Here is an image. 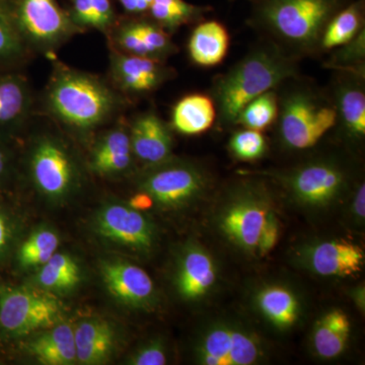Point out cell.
Returning <instances> with one entry per match:
<instances>
[{
    "label": "cell",
    "instance_id": "cell-1",
    "mask_svg": "<svg viewBox=\"0 0 365 365\" xmlns=\"http://www.w3.org/2000/svg\"><path fill=\"white\" fill-rule=\"evenodd\" d=\"M43 104L46 113L57 123L86 135L123 111L127 98L97 74L55 62Z\"/></svg>",
    "mask_w": 365,
    "mask_h": 365
},
{
    "label": "cell",
    "instance_id": "cell-2",
    "mask_svg": "<svg viewBox=\"0 0 365 365\" xmlns=\"http://www.w3.org/2000/svg\"><path fill=\"white\" fill-rule=\"evenodd\" d=\"M297 57L269 41L256 46L232 68L216 76L212 85L220 124L235 125L245 106L255 98L297 78Z\"/></svg>",
    "mask_w": 365,
    "mask_h": 365
},
{
    "label": "cell",
    "instance_id": "cell-3",
    "mask_svg": "<svg viewBox=\"0 0 365 365\" xmlns=\"http://www.w3.org/2000/svg\"><path fill=\"white\" fill-rule=\"evenodd\" d=\"M215 225L228 244L255 258L267 256L279 241L280 220L272 198L253 180L227 190L216 208Z\"/></svg>",
    "mask_w": 365,
    "mask_h": 365
},
{
    "label": "cell",
    "instance_id": "cell-4",
    "mask_svg": "<svg viewBox=\"0 0 365 365\" xmlns=\"http://www.w3.org/2000/svg\"><path fill=\"white\" fill-rule=\"evenodd\" d=\"M351 0H254L250 23L297 59L321 52L331 19Z\"/></svg>",
    "mask_w": 365,
    "mask_h": 365
},
{
    "label": "cell",
    "instance_id": "cell-5",
    "mask_svg": "<svg viewBox=\"0 0 365 365\" xmlns=\"http://www.w3.org/2000/svg\"><path fill=\"white\" fill-rule=\"evenodd\" d=\"M278 135L290 150H304L317 143L337 124L333 100L313 86H292L278 97Z\"/></svg>",
    "mask_w": 365,
    "mask_h": 365
},
{
    "label": "cell",
    "instance_id": "cell-6",
    "mask_svg": "<svg viewBox=\"0 0 365 365\" xmlns=\"http://www.w3.org/2000/svg\"><path fill=\"white\" fill-rule=\"evenodd\" d=\"M194 356L202 365H253L267 357V347L256 331L237 319H209L201 327Z\"/></svg>",
    "mask_w": 365,
    "mask_h": 365
},
{
    "label": "cell",
    "instance_id": "cell-7",
    "mask_svg": "<svg viewBox=\"0 0 365 365\" xmlns=\"http://www.w3.org/2000/svg\"><path fill=\"white\" fill-rule=\"evenodd\" d=\"M139 189L151 197L155 205L177 210L193 205L210 185L208 173L200 165L170 158L151 165L138 180Z\"/></svg>",
    "mask_w": 365,
    "mask_h": 365
},
{
    "label": "cell",
    "instance_id": "cell-8",
    "mask_svg": "<svg viewBox=\"0 0 365 365\" xmlns=\"http://www.w3.org/2000/svg\"><path fill=\"white\" fill-rule=\"evenodd\" d=\"M266 175L275 177L295 202L312 209L333 205L349 187L344 168L329 160H312L285 172Z\"/></svg>",
    "mask_w": 365,
    "mask_h": 365
},
{
    "label": "cell",
    "instance_id": "cell-9",
    "mask_svg": "<svg viewBox=\"0 0 365 365\" xmlns=\"http://www.w3.org/2000/svg\"><path fill=\"white\" fill-rule=\"evenodd\" d=\"M14 21L29 49L52 55L73 36L83 33L56 0H14Z\"/></svg>",
    "mask_w": 365,
    "mask_h": 365
},
{
    "label": "cell",
    "instance_id": "cell-10",
    "mask_svg": "<svg viewBox=\"0 0 365 365\" xmlns=\"http://www.w3.org/2000/svg\"><path fill=\"white\" fill-rule=\"evenodd\" d=\"M28 170L36 188L51 199L63 198L78 186L76 158L66 143L50 132L34 139L28 155Z\"/></svg>",
    "mask_w": 365,
    "mask_h": 365
},
{
    "label": "cell",
    "instance_id": "cell-11",
    "mask_svg": "<svg viewBox=\"0 0 365 365\" xmlns=\"http://www.w3.org/2000/svg\"><path fill=\"white\" fill-rule=\"evenodd\" d=\"M60 314L59 302L49 295L25 287H0V327L11 337L56 325Z\"/></svg>",
    "mask_w": 365,
    "mask_h": 365
},
{
    "label": "cell",
    "instance_id": "cell-12",
    "mask_svg": "<svg viewBox=\"0 0 365 365\" xmlns=\"http://www.w3.org/2000/svg\"><path fill=\"white\" fill-rule=\"evenodd\" d=\"M96 225L105 239L140 253L150 252L157 242L155 225L130 205L107 204L98 212Z\"/></svg>",
    "mask_w": 365,
    "mask_h": 365
},
{
    "label": "cell",
    "instance_id": "cell-13",
    "mask_svg": "<svg viewBox=\"0 0 365 365\" xmlns=\"http://www.w3.org/2000/svg\"><path fill=\"white\" fill-rule=\"evenodd\" d=\"M110 83L124 96L148 95L174 76L160 60L125 54L110 48Z\"/></svg>",
    "mask_w": 365,
    "mask_h": 365
},
{
    "label": "cell",
    "instance_id": "cell-14",
    "mask_svg": "<svg viewBox=\"0 0 365 365\" xmlns=\"http://www.w3.org/2000/svg\"><path fill=\"white\" fill-rule=\"evenodd\" d=\"M220 271L213 255L199 242H188L178 256L174 285L185 302L206 299L215 290Z\"/></svg>",
    "mask_w": 365,
    "mask_h": 365
},
{
    "label": "cell",
    "instance_id": "cell-15",
    "mask_svg": "<svg viewBox=\"0 0 365 365\" xmlns=\"http://www.w3.org/2000/svg\"><path fill=\"white\" fill-rule=\"evenodd\" d=\"M307 270L323 277H348L359 273L365 255L359 245L344 239L326 240L304 245L297 253Z\"/></svg>",
    "mask_w": 365,
    "mask_h": 365
},
{
    "label": "cell",
    "instance_id": "cell-16",
    "mask_svg": "<svg viewBox=\"0 0 365 365\" xmlns=\"http://www.w3.org/2000/svg\"><path fill=\"white\" fill-rule=\"evenodd\" d=\"M102 277L110 294L122 304L137 309L153 306L155 287L145 270L123 260L103 263Z\"/></svg>",
    "mask_w": 365,
    "mask_h": 365
},
{
    "label": "cell",
    "instance_id": "cell-17",
    "mask_svg": "<svg viewBox=\"0 0 365 365\" xmlns=\"http://www.w3.org/2000/svg\"><path fill=\"white\" fill-rule=\"evenodd\" d=\"M252 304L262 319L279 332L292 330L302 319L299 295L282 283H265L257 288Z\"/></svg>",
    "mask_w": 365,
    "mask_h": 365
},
{
    "label": "cell",
    "instance_id": "cell-18",
    "mask_svg": "<svg viewBox=\"0 0 365 365\" xmlns=\"http://www.w3.org/2000/svg\"><path fill=\"white\" fill-rule=\"evenodd\" d=\"M128 126L134 158L148 167L172 158V132L157 113H141L134 117Z\"/></svg>",
    "mask_w": 365,
    "mask_h": 365
},
{
    "label": "cell",
    "instance_id": "cell-19",
    "mask_svg": "<svg viewBox=\"0 0 365 365\" xmlns=\"http://www.w3.org/2000/svg\"><path fill=\"white\" fill-rule=\"evenodd\" d=\"M365 73L338 71L332 98L337 123L353 140L365 136Z\"/></svg>",
    "mask_w": 365,
    "mask_h": 365
},
{
    "label": "cell",
    "instance_id": "cell-20",
    "mask_svg": "<svg viewBox=\"0 0 365 365\" xmlns=\"http://www.w3.org/2000/svg\"><path fill=\"white\" fill-rule=\"evenodd\" d=\"M33 91L16 71H0V139L11 135L32 117Z\"/></svg>",
    "mask_w": 365,
    "mask_h": 365
},
{
    "label": "cell",
    "instance_id": "cell-21",
    "mask_svg": "<svg viewBox=\"0 0 365 365\" xmlns=\"http://www.w3.org/2000/svg\"><path fill=\"white\" fill-rule=\"evenodd\" d=\"M128 125L119 123L98 137L90 155V169L98 176L126 174L133 165Z\"/></svg>",
    "mask_w": 365,
    "mask_h": 365
},
{
    "label": "cell",
    "instance_id": "cell-22",
    "mask_svg": "<svg viewBox=\"0 0 365 365\" xmlns=\"http://www.w3.org/2000/svg\"><path fill=\"white\" fill-rule=\"evenodd\" d=\"M351 323L342 309H331L322 314L313 327L311 345L319 359H337L347 347Z\"/></svg>",
    "mask_w": 365,
    "mask_h": 365
},
{
    "label": "cell",
    "instance_id": "cell-23",
    "mask_svg": "<svg viewBox=\"0 0 365 365\" xmlns=\"http://www.w3.org/2000/svg\"><path fill=\"white\" fill-rule=\"evenodd\" d=\"M76 359L81 364H104L115 347V333L104 319H83L74 329Z\"/></svg>",
    "mask_w": 365,
    "mask_h": 365
},
{
    "label": "cell",
    "instance_id": "cell-24",
    "mask_svg": "<svg viewBox=\"0 0 365 365\" xmlns=\"http://www.w3.org/2000/svg\"><path fill=\"white\" fill-rule=\"evenodd\" d=\"M230 47V34L217 21H201L188 42L190 58L196 66L210 68L222 63Z\"/></svg>",
    "mask_w": 365,
    "mask_h": 365
},
{
    "label": "cell",
    "instance_id": "cell-25",
    "mask_svg": "<svg viewBox=\"0 0 365 365\" xmlns=\"http://www.w3.org/2000/svg\"><path fill=\"white\" fill-rule=\"evenodd\" d=\"M217 111L215 101L204 93H191L173 108V129L182 135H199L215 124Z\"/></svg>",
    "mask_w": 365,
    "mask_h": 365
},
{
    "label": "cell",
    "instance_id": "cell-26",
    "mask_svg": "<svg viewBox=\"0 0 365 365\" xmlns=\"http://www.w3.org/2000/svg\"><path fill=\"white\" fill-rule=\"evenodd\" d=\"M28 348L29 352L43 364L69 365L78 362L74 331L68 324L53 326L52 330L31 341Z\"/></svg>",
    "mask_w": 365,
    "mask_h": 365
},
{
    "label": "cell",
    "instance_id": "cell-27",
    "mask_svg": "<svg viewBox=\"0 0 365 365\" xmlns=\"http://www.w3.org/2000/svg\"><path fill=\"white\" fill-rule=\"evenodd\" d=\"M364 0H351L331 19L321 40V51H330L354 39L364 30Z\"/></svg>",
    "mask_w": 365,
    "mask_h": 365
},
{
    "label": "cell",
    "instance_id": "cell-28",
    "mask_svg": "<svg viewBox=\"0 0 365 365\" xmlns=\"http://www.w3.org/2000/svg\"><path fill=\"white\" fill-rule=\"evenodd\" d=\"M211 11V7L194 6L185 0H153L148 13L155 24L170 34L182 26L203 21Z\"/></svg>",
    "mask_w": 365,
    "mask_h": 365
},
{
    "label": "cell",
    "instance_id": "cell-29",
    "mask_svg": "<svg viewBox=\"0 0 365 365\" xmlns=\"http://www.w3.org/2000/svg\"><path fill=\"white\" fill-rule=\"evenodd\" d=\"M81 270L69 255L56 252L49 261L41 266L37 275L40 287L51 292H66L78 287Z\"/></svg>",
    "mask_w": 365,
    "mask_h": 365
},
{
    "label": "cell",
    "instance_id": "cell-30",
    "mask_svg": "<svg viewBox=\"0 0 365 365\" xmlns=\"http://www.w3.org/2000/svg\"><path fill=\"white\" fill-rule=\"evenodd\" d=\"M30 51L21 37L11 6L6 0L0 1V67L13 66Z\"/></svg>",
    "mask_w": 365,
    "mask_h": 365
},
{
    "label": "cell",
    "instance_id": "cell-31",
    "mask_svg": "<svg viewBox=\"0 0 365 365\" xmlns=\"http://www.w3.org/2000/svg\"><path fill=\"white\" fill-rule=\"evenodd\" d=\"M59 244L58 235L54 230L41 228L21 244L18 253L19 263L24 268L41 267L56 253Z\"/></svg>",
    "mask_w": 365,
    "mask_h": 365
},
{
    "label": "cell",
    "instance_id": "cell-32",
    "mask_svg": "<svg viewBox=\"0 0 365 365\" xmlns=\"http://www.w3.org/2000/svg\"><path fill=\"white\" fill-rule=\"evenodd\" d=\"M277 115L278 95L275 90L269 91L245 106L235 124L252 130L263 131L276 122Z\"/></svg>",
    "mask_w": 365,
    "mask_h": 365
},
{
    "label": "cell",
    "instance_id": "cell-33",
    "mask_svg": "<svg viewBox=\"0 0 365 365\" xmlns=\"http://www.w3.org/2000/svg\"><path fill=\"white\" fill-rule=\"evenodd\" d=\"M336 49L337 50L327 64L329 68H334L338 71L364 73L365 29L354 39Z\"/></svg>",
    "mask_w": 365,
    "mask_h": 365
},
{
    "label": "cell",
    "instance_id": "cell-34",
    "mask_svg": "<svg viewBox=\"0 0 365 365\" xmlns=\"http://www.w3.org/2000/svg\"><path fill=\"white\" fill-rule=\"evenodd\" d=\"M139 30L150 58L165 61L177 53V46L170 39L169 33L153 20H138Z\"/></svg>",
    "mask_w": 365,
    "mask_h": 365
},
{
    "label": "cell",
    "instance_id": "cell-35",
    "mask_svg": "<svg viewBox=\"0 0 365 365\" xmlns=\"http://www.w3.org/2000/svg\"><path fill=\"white\" fill-rule=\"evenodd\" d=\"M230 150L237 160L252 162L265 155L267 141L261 131L245 128L230 137Z\"/></svg>",
    "mask_w": 365,
    "mask_h": 365
},
{
    "label": "cell",
    "instance_id": "cell-36",
    "mask_svg": "<svg viewBox=\"0 0 365 365\" xmlns=\"http://www.w3.org/2000/svg\"><path fill=\"white\" fill-rule=\"evenodd\" d=\"M168 362L165 346L160 340H151L140 346L129 359L132 365H165Z\"/></svg>",
    "mask_w": 365,
    "mask_h": 365
},
{
    "label": "cell",
    "instance_id": "cell-37",
    "mask_svg": "<svg viewBox=\"0 0 365 365\" xmlns=\"http://www.w3.org/2000/svg\"><path fill=\"white\" fill-rule=\"evenodd\" d=\"M69 16L74 25L81 30L96 29V16L91 0H71V9Z\"/></svg>",
    "mask_w": 365,
    "mask_h": 365
},
{
    "label": "cell",
    "instance_id": "cell-38",
    "mask_svg": "<svg viewBox=\"0 0 365 365\" xmlns=\"http://www.w3.org/2000/svg\"><path fill=\"white\" fill-rule=\"evenodd\" d=\"M96 16V29L102 32H109L115 26L114 9L111 0H91Z\"/></svg>",
    "mask_w": 365,
    "mask_h": 365
},
{
    "label": "cell",
    "instance_id": "cell-39",
    "mask_svg": "<svg viewBox=\"0 0 365 365\" xmlns=\"http://www.w3.org/2000/svg\"><path fill=\"white\" fill-rule=\"evenodd\" d=\"M352 217L355 222L361 225L364 222L365 218V185L364 182H360L359 187L355 190L354 196L351 206H350Z\"/></svg>",
    "mask_w": 365,
    "mask_h": 365
},
{
    "label": "cell",
    "instance_id": "cell-40",
    "mask_svg": "<svg viewBox=\"0 0 365 365\" xmlns=\"http://www.w3.org/2000/svg\"><path fill=\"white\" fill-rule=\"evenodd\" d=\"M13 239V225L6 212L0 209V258L6 253Z\"/></svg>",
    "mask_w": 365,
    "mask_h": 365
},
{
    "label": "cell",
    "instance_id": "cell-41",
    "mask_svg": "<svg viewBox=\"0 0 365 365\" xmlns=\"http://www.w3.org/2000/svg\"><path fill=\"white\" fill-rule=\"evenodd\" d=\"M11 151L4 145L2 139H0V182L4 181L9 176L11 169Z\"/></svg>",
    "mask_w": 365,
    "mask_h": 365
},
{
    "label": "cell",
    "instance_id": "cell-42",
    "mask_svg": "<svg viewBox=\"0 0 365 365\" xmlns=\"http://www.w3.org/2000/svg\"><path fill=\"white\" fill-rule=\"evenodd\" d=\"M128 205H130L132 208L136 209V210L143 212V211L148 210V209L153 207L155 203H153V199H151V197L148 193L139 191L136 195L132 197Z\"/></svg>",
    "mask_w": 365,
    "mask_h": 365
},
{
    "label": "cell",
    "instance_id": "cell-43",
    "mask_svg": "<svg viewBox=\"0 0 365 365\" xmlns=\"http://www.w3.org/2000/svg\"><path fill=\"white\" fill-rule=\"evenodd\" d=\"M125 11L131 14H143L148 13L150 9L145 0H119Z\"/></svg>",
    "mask_w": 365,
    "mask_h": 365
},
{
    "label": "cell",
    "instance_id": "cell-44",
    "mask_svg": "<svg viewBox=\"0 0 365 365\" xmlns=\"http://www.w3.org/2000/svg\"><path fill=\"white\" fill-rule=\"evenodd\" d=\"M350 297L354 302L355 306L359 309L361 313H364L365 309V288L364 285H359L352 289Z\"/></svg>",
    "mask_w": 365,
    "mask_h": 365
},
{
    "label": "cell",
    "instance_id": "cell-45",
    "mask_svg": "<svg viewBox=\"0 0 365 365\" xmlns=\"http://www.w3.org/2000/svg\"><path fill=\"white\" fill-rule=\"evenodd\" d=\"M230 1H234V0H230ZM250 1L253 2V1H254V0H250Z\"/></svg>",
    "mask_w": 365,
    "mask_h": 365
},
{
    "label": "cell",
    "instance_id": "cell-46",
    "mask_svg": "<svg viewBox=\"0 0 365 365\" xmlns=\"http://www.w3.org/2000/svg\"><path fill=\"white\" fill-rule=\"evenodd\" d=\"M0 1H1V0H0Z\"/></svg>",
    "mask_w": 365,
    "mask_h": 365
}]
</instances>
